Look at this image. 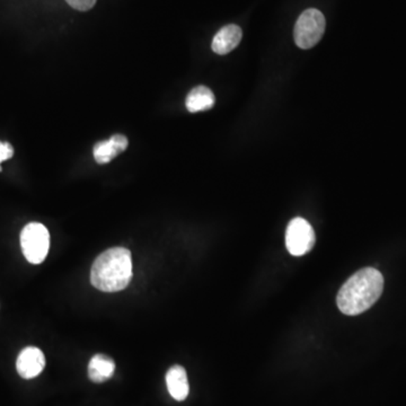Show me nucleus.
<instances>
[{
  "mask_svg": "<svg viewBox=\"0 0 406 406\" xmlns=\"http://www.w3.org/2000/svg\"><path fill=\"white\" fill-rule=\"evenodd\" d=\"M14 156V148L9 142L0 141V164ZM1 172V167H0Z\"/></svg>",
  "mask_w": 406,
  "mask_h": 406,
  "instance_id": "13",
  "label": "nucleus"
},
{
  "mask_svg": "<svg viewBox=\"0 0 406 406\" xmlns=\"http://www.w3.org/2000/svg\"><path fill=\"white\" fill-rule=\"evenodd\" d=\"M20 246L25 259L32 265H41L48 256L50 234L40 222L26 224L20 233Z\"/></svg>",
  "mask_w": 406,
  "mask_h": 406,
  "instance_id": "3",
  "label": "nucleus"
},
{
  "mask_svg": "<svg viewBox=\"0 0 406 406\" xmlns=\"http://www.w3.org/2000/svg\"><path fill=\"white\" fill-rule=\"evenodd\" d=\"M315 241V231L304 218L298 217L289 222L286 231V245L291 255H305L312 250Z\"/></svg>",
  "mask_w": 406,
  "mask_h": 406,
  "instance_id": "5",
  "label": "nucleus"
},
{
  "mask_svg": "<svg viewBox=\"0 0 406 406\" xmlns=\"http://www.w3.org/2000/svg\"><path fill=\"white\" fill-rule=\"evenodd\" d=\"M128 148V139L123 134H114L106 141L97 142L94 147V158L99 164H108L112 159Z\"/></svg>",
  "mask_w": 406,
  "mask_h": 406,
  "instance_id": "8",
  "label": "nucleus"
},
{
  "mask_svg": "<svg viewBox=\"0 0 406 406\" xmlns=\"http://www.w3.org/2000/svg\"><path fill=\"white\" fill-rule=\"evenodd\" d=\"M46 367V357L39 348L27 347L20 351L16 361L18 375L24 379L37 377Z\"/></svg>",
  "mask_w": 406,
  "mask_h": 406,
  "instance_id": "6",
  "label": "nucleus"
},
{
  "mask_svg": "<svg viewBox=\"0 0 406 406\" xmlns=\"http://www.w3.org/2000/svg\"><path fill=\"white\" fill-rule=\"evenodd\" d=\"M69 4V6L72 8L80 11V12H86L94 7L96 4V0H65Z\"/></svg>",
  "mask_w": 406,
  "mask_h": 406,
  "instance_id": "12",
  "label": "nucleus"
},
{
  "mask_svg": "<svg viewBox=\"0 0 406 406\" xmlns=\"http://www.w3.org/2000/svg\"><path fill=\"white\" fill-rule=\"evenodd\" d=\"M132 279V256L125 248H113L97 256L91 267V281L104 293H117L128 287Z\"/></svg>",
  "mask_w": 406,
  "mask_h": 406,
  "instance_id": "2",
  "label": "nucleus"
},
{
  "mask_svg": "<svg viewBox=\"0 0 406 406\" xmlns=\"http://www.w3.org/2000/svg\"><path fill=\"white\" fill-rule=\"evenodd\" d=\"M383 289V277L379 271L366 267L355 273L338 291L336 304L345 315H359L369 310Z\"/></svg>",
  "mask_w": 406,
  "mask_h": 406,
  "instance_id": "1",
  "label": "nucleus"
},
{
  "mask_svg": "<svg viewBox=\"0 0 406 406\" xmlns=\"http://www.w3.org/2000/svg\"><path fill=\"white\" fill-rule=\"evenodd\" d=\"M241 37H243V32L239 26L235 24L224 26L213 37L212 44H211L213 52L220 56L229 53L230 51H233L234 49L237 48L241 42Z\"/></svg>",
  "mask_w": 406,
  "mask_h": 406,
  "instance_id": "7",
  "label": "nucleus"
},
{
  "mask_svg": "<svg viewBox=\"0 0 406 406\" xmlns=\"http://www.w3.org/2000/svg\"><path fill=\"white\" fill-rule=\"evenodd\" d=\"M115 372V362L108 355H95L89 364V377L93 383H101L108 381Z\"/></svg>",
  "mask_w": 406,
  "mask_h": 406,
  "instance_id": "10",
  "label": "nucleus"
},
{
  "mask_svg": "<svg viewBox=\"0 0 406 406\" xmlns=\"http://www.w3.org/2000/svg\"><path fill=\"white\" fill-rule=\"evenodd\" d=\"M166 385H167L168 393L172 398L179 402H182L188 398L190 393L189 386L188 375L182 366H173L168 369L166 374Z\"/></svg>",
  "mask_w": 406,
  "mask_h": 406,
  "instance_id": "9",
  "label": "nucleus"
},
{
  "mask_svg": "<svg viewBox=\"0 0 406 406\" xmlns=\"http://www.w3.org/2000/svg\"><path fill=\"white\" fill-rule=\"evenodd\" d=\"M325 18L315 8L307 9L299 16L296 23L293 37L300 49H310L315 46L325 32Z\"/></svg>",
  "mask_w": 406,
  "mask_h": 406,
  "instance_id": "4",
  "label": "nucleus"
},
{
  "mask_svg": "<svg viewBox=\"0 0 406 406\" xmlns=\"http://www.w3.org/2000/svg\"><path fill=\"white\" fill-rule=\"evenodd\" d=\"M215 102L216 99L210 89H208L205 86H198L190 91L185 101V106L189 112L196 113L210 110L215 106Z\"/></svg>",
  "mask_w": 406,
  "mask_h": 406,
  "instance_id": "11",
  "label": "nucleus"
}]
</instances>
